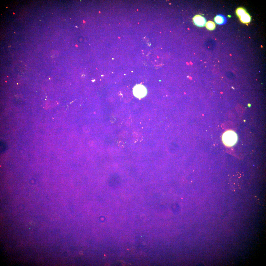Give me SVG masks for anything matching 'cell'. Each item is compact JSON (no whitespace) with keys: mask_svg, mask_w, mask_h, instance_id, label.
Returning <instances> with one entry per match:
<instances>
[{"mask_svg":"<svg viewBox=\"0 0 266 266\" xmlns=\"http://www.w3.org/2000/svg\"><path fill=\"white\" fill-rule=\"evenodd\" d=\"M222 139L224 144L228 147H232L236 143L238 137L236 133L232 130H228L223 133Z\"/></svg>","mask_w":266,"mask_h":266,"instance_id":"obj_1","label":"cell"},{"mask_svg":"<svg viewBox=\"0 0 266 266\" xmlns=\"http://www.w3.org/2000/svg\"><path fill=\"white\" fill-rule=\"evenodd\" d=\"M133 93L136 97L139 99L144 97L147 93V90L143 85L139 84L135 86L133 89Z\"/></svg>","mask_w":266,"mask_h":266,"instance_id":"obj_2","label":"cell"},{"mask_svg":"<svg viewBox=\"0 0 266 266\" xmlns=\"http://www.w3.org/2000/svg\"><path fill=\"white\" fill-rule=\"evenodd\" d=\"M193 19L195 25L198 27H204L205 26L206 23L205 18L200 15H195L193 17Z\"/></svg>","mask_w":266,"mask_h":266,"instance_id":"obj_3","label":"cell"},{"mask_svg":"<svg viewBox=\"0 0 266 266\" xmlns=\"http://www.w3.org/2000/svg\"><path fill=\"white\" fill-rule=\"evenodd\" d=\"M214 19L215 22L219 25H224L227 22V19L226 17L224 16L221 14L217 15L214 17Z\"/></svg>","mask_w":266,"mask_h":266,"instance_id":"obj_4","label":"cell"},{"mask_svg":"<svg viewBox=\"0 0 266 266\" xmlns=\"http://www.w3.org/2000/svg\"><path fill=\"white\" fill-rule=\"evenodd\" d=\"M255 198L259 205H263L265 203V196L263 194L258 193L255 196Z\"/></svg>","mask_w":266,"mask_h":266,"instance_id":"obj_5","label":"cell"},{"mask_svg":"<svg viewBox=\"0 0 266 266\" xmlns=\"http://www.w3.org/2000/svg\"><path fill=\"white\" fill-rule=\"evenodd\" d=\"M240 21L244 23H249L251 20V17L250 15L246 12L239 17Z\"/></svg>","mask_w":266,"mask_h":266,"instance_id":"obj_6","label":"cell"},{"mask_svg":"<svg viewBox=\"0 0 266 266\" xmlns=\"http://www.w3.org/2000/svg\"><path fill=\"white\" fill-rule=\"evenodd\" d=\"M206 28L210 30H214L215 27V25L213 22L209 21L206 23Z\"/></svg>","mask_w":266,"mask_h":266,"instance_id":"obj_7","label":"cell"},{"mask_svg":"<svg viewBox=\"0 0 266 266\" xmlns=\"http://www.w3.org/2000/svg\"><path fill=\"white\" fill-rule=\"evenodd\" d=\"M236 12L237 15L239 17L246 12L245 10L242 7H239L236 10Z\"/></svg>","mask_w":266,"mask_h":266,"instance_id":"obj_8","label":"cell"},{"mask_svg":"<svg viewBox=\"0 0 266 266\" xmlns=\"http://www.w3.org/2000/svg\"><path fill=\"white\" fill-rule=\"evenodd\" d=\"M0 145V152H3L7 150V146L5 144L1 143Z\"/></svg>","mask_w":266,"mask_h":266,"instance_id":"obj_9","label":"cell"},{"mask_svg":"<svg viewBox=\"0 0 266 266\" xmlns=\"http://www.w3.org/2000/svg\"><path fill=\"white\" fill-rule=\"evenodd\" d=\"M83 130L84 132L86 133H88L90 131L89 128L86 126H85L83 127Z\"/></svg>","mask_w":266,"mask_h":266,"instance_id":"obj_10","label":"cell"},{"mask_svg":"<svg viewBox=\"0 0 266 266\" xmlns=\"http://www.w3.org/2000/svg\"><path fill=\"white\" fill-rule=\"evenodd\" d=\"M118 145L121 148H123L124 146V144L122 141H120L118 143Z\"/></svg>","mask_w":266,"mask_h":266,"instance_id":"obj_11","label":"cell"},{"mask_svg":"<svg viewBox=\"0 0 266 266\" xmlns=\"http://www.w3.org/2000/svg\"><path fill=\"white\" fill-rule=\"evenodd\" d=\"M89 144L90 146H92L94 145V142L92 141H91L89 143Z\"/></svg>","mask_w":266,"mask_h":266,"instance_id":"obj_12","label":"cell"}]
</instances>
